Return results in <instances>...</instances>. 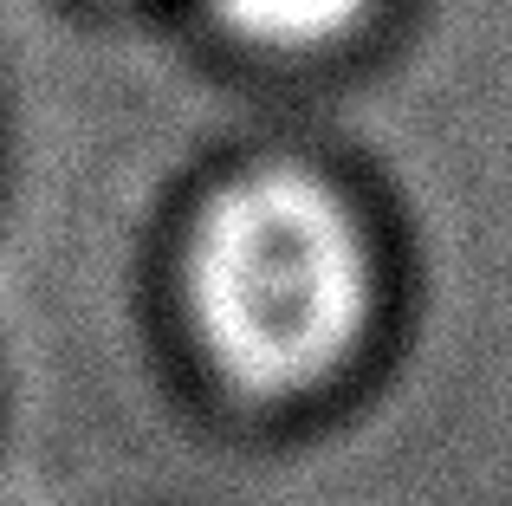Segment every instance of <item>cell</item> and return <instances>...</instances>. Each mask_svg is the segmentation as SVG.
<instances>
[{
	"label": "cell",
	"mask_w": 512,
	"mask_h": 506,
	"mask_svg": "<svg viewBox=\"0 0 512 506\" xmlns=\"http://www.w3.org/2000/svg\"><path fill=\"white\" fill-rule=\"evenodd\" d=\"M201 364L247 403L331 390L383 318V241L331 169L253 156L208 182L175 253Z\"/></svg>",
	"instance_id": "cell-1"
},
{
	"label": "cell",
	"mask_w": 512,
	"mask_h": 506,
	"mask_svg": "<svg viewBox=\"0 0 512 506\" xmlns=\"http://www.w3.org/2000/svg\"><path fill=\"white\" fill-rule=\"evenodd\" d=\"M376 7L383 0H201V13L227 39H240L253 52H286V59L357 39L376 20Z\"/></svg>",
	"instance_id": "cell-2"
}]
</instances>
